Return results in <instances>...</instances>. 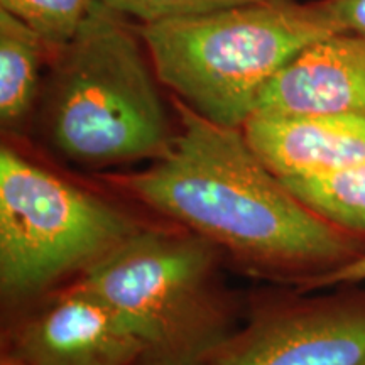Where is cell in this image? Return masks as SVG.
<instances>
[{"label":"cell","mask_w":365,"mask_h":365,"mask_svg":"<svg viewBox=\"0 0 365 365\" xmlns=\"http://www.w3.org/2000/svg\"><path fill=\"white\" fill-rule=\"evenodd\" d=\"M210 365H365V284L266 298Z\"/></svg>","instance_id":"cell-6"},{"label":"cell","mask_w":365,"mask_h":365,"mask_svg":"<svg viewBox=\"0 0 365 365\" xmlns=\"http://www.w3.org/2000/svg\"><path fill=\"white\" fill-rule=\"evenodd\" d=\"M53 49L33 27L0 9V125L4 134L31 132Z\"/></svg>","instance_id":"cell-10"},{"label":"cell","mask_w":365,"mask_h":365,"mask_svg":"<svg viewBox=\"0 0 365 365\" xmlns=\"http://www.w3.org/2000/svg\"><path fill=\"white\" fill-rule=\"evenodd\" d=\"M282 181L299 202L331 225L365 235V163L327 175Z\"/></svg>","instance_id":"cell-11"},{"label":"cell","mask_w":365,"mask_h":365,"mask_svg":"<svg viewBox=\"0 0 365 365\" xmlns=\"http://www.w3.org/2000/svg\"><path fill=\"white\" fill-rule=\"evenodd\" d=\"M222 257L186 228L144 225L76 281L132 328L139 365H210L239 328Z\"/></svg>","instance_id":"cell-4"},{"label":"cell","mask_w":365,"mask_h":365,"mask_svg":"<svg viewBox=\"0 0 365 365\" xmlns=\"http://www.w3.org/2000/svg\"><path fill=\"white\" fill-rule=\"evenodd\" d=\"M255 113L365 115V38L335 33L309 44L274 76Z\"/></svg>","instance_id":"cell-8"},{"label":"cell","mask_w":365,"mask_h":365,"mask_svg":"<svg viewBox=\"0 0 365 365\" xmlns=\"http://www.w3.org/2000/svg\"><path fill=\"white\" fill-rule=\"evenodd\" d=\"M163 86L139 26L97 2L75 36L51 51L31 130L81 170L150 163L178 132Z\"/></svg>","instance_id":"cell-2"},{"label":"cell","mask_w":365,"mask_h":365,"mask_svg":"<svg viewBox=\"0 0 365 365\" xmlns=\"http://www.w3.org/2000/svg\"><path fill=\"white\" fill-rule=\"evenodd\" d=\"M143 227L125 210L11 144L0 149V291L6 303L33 299L73 274L83 276Z\"/></svg>","instance_id":"cell-5"},{"label":"cell","mask_w":365,"mask_h":365,"mask_svg":"<svg viewBox=\"0 0 365 365\" xmlns=\"http://www.w3.org/2000/svg\"><path fill=\"white\" fill-rule=\"evenodd\" d=\"M6 352L27 365H139L144 349L107 301L75 281L17 323Z\"/></svg>","instance_id":"cell-7"},{"label":"cell","mask_w":365,"mask_h":365,"mask_svg":"<svg viewBox=\"0 0 365 365\" xmlns=\"http://www.w3.org/2000/svg\"><path fill=\"white\" fill-rule=\"evenodd\" d=\"M98 0H0V9L33 27L56 49L75 36Z\"/></svg>","instance_id":"cell-12"},{"label":"cell","mask_w":365,"mask_h":365,"mask_svg":"<svg viewBox=\"0 0 365 365\" xmlns=\"http://www.w3.org/2000/svg\"><path fill=\"white\" fill-rule=\"evenodd\" d=\"M0 365H27L22 362L19 357H16V355H12L11 352H6L4 350L2 354V359H0Z\"/></svg>","instance_id":"cell-16"},{"label":"cell","mask_w":365,"mask_h":365,"mask_svg":"<svg viewBox=\"0 0 365 365\" xmlns=\"http://www.w3.org/2000/svg\"><path fill=\"white\" fill-rule=\"evenodd\" d=\"M161 83L215 124L242 129L274 76L335 34L318 0L249 4L139 26Z\"/></svg>","instance_id":"cell-3"},{"label":"cell","mask_w":365,"mask_h":365,"mask_svg":"<svg viewBox=\"0 0 365 365\" xmlns=\"http://www.w3.org/2000/svg\"><path fill=\"white\" fill-rule=\"evenodd\" d=\"M242 129L254 153L281 180L365 163V115L254 113Z\"/></svg>","instance_id":"cell-9"},{"label":"cell","mask_w":365,"mask_h":365,"mask_svg":"<svg viewBox=\"0 0 365 365\" xmlns=\"http://www.w3.org/2000/svg\"><path fill=\"white\" fill-rule=\"evenodd\" d=\"M352 284H365V254L362 257L355 259L346 266L336 269L325 276L314 277V279L304 282L296 287L298 291H323L331 289L339 286H352Z\"/></svg>","instance_id":"cell-15"},{"label":"cell","mask_w":365,"mask_h":365,"mask_svg":"<svg viewBox=\"0 0 365 365\" xmlns=\"http://www.w3.org/2000/svg\"><path fill=\"white\" fill-rule=\"evenodd\" d=\"M171 148L113 188L207 239L249 272L298 287L365 254V235L322 218L259 159L244 129L215 124L171 95Z\"/></svg>","instance_id":"cell-1"},{"label":"cell","mask_w":365,"mask_h":365,"mask_svg":"<svg viewBox=\"0 0 365 365\" xmlns=\"http://www.w3.org/2000/svg\"><path fill=\"white\" fill-rule=\"evenodd\" d=\"M98 2L135 22L137 26H144L202 16V14L249 6V4L277 2V0H98Z\"/></svg>","instance_id":"cell-13"},{"label":"cell","mask_w":365,"mask_h":365,"mask_svg":"<svg viewBox=\"0 0 365 365\" xmlns=\"http://www.w3.org/2000/svg\"><path fill=\"white\" fill-rule=\"evenodd\" d=\"M335 33L365 38V0H318Z\"/></svg>","instance_id":"cell-14"}]
</instances>
